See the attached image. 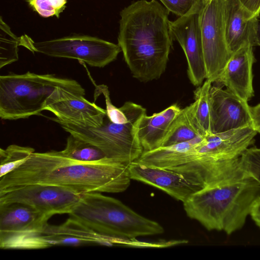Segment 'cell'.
<instances>
[{
  "mask_svg": "<svg viewBox=\"0 0 260 260\" xmlns=\"http://www.w3.org/2000/svg\"><path fill=\"white\" fill-rule=\"evenodd\" d=\"M30 7L40 16L58 17L66 8L67 0H26Z\"/></svg>",
  "mask_w": 260,
  "mask_h": 260,
  "instance_id": "d4e9b609",
  "label": "cell"
},
{
  "mask_svg": "<svg viewBox=\"0 0 260 260\" xmlns=\"http://www.w3.org/2000/svg\"><path fill=\"white\" fill-rule=\"evenodd\" d=\"M200 24L206 79L215 83L232 54L226 39L224 0H204Z\"/></svg>",
  "mask_w": 260,
  "mask_h": 260,
  "instance_id": "9c48e42d",
  "label": "cell"
},
{
  "mask_svg": "<svg viewBox=\"0 0 260 260\" xmlns=\"http://www.w3.org/2000/svg\"><path fill=\"white\" fill-rule=\"evenodd\" d=\"M83 194L59 186L33 184L0 194V204L23 203L52 216L69 214Z\"/></svg>",
  "mask_w": 260,
  "mask_h": 260,
  "instance_id": "8fae6325",
  "label": "cell"
},
{
  "mask_svg": "<svg viewBox=\"0 0 260 260\" xmlns=\"http://www.w3.org/2000/svg\"><path fill=\"white\" fill-rule=\"evenodd\" d=\"M129 164L108 158L81 161L64 156L60 151L34 152L0 178V194L33 184L59 186L80 193L121 192L131 183Z\"/></svg>",
  "mask_w": 260,
  "mask_h": 260,
  "instance_id": "6da1fadb",
  "label": "cell"
},
{
  "mask_svg": "<svg viewBox=\"0 0 260 260\" xmlns=\"http://www.w3.org/2000/svg\"><path fill=\"white\" fill-rule=\"evenodd\" d=\"M35 152L30 147L10 145L0 149V178L14 171L23 164Z\"/></svg>",
  "mask_w": 260,
  "mask_h": 260,
  "instance_id": "7402d4cb",
  "label": "cell"
},
{
  "mask_svg": "<svg viewBox=\"0 0 260 260\" xmlns=\"http://www.w3.org/2000/svg\"><path fill=\"white\" fill-rule=\"evenodd\" d=\"M52 216L20 203L0 204L1 249H36Z\"/></svg>",
  "mask_w": 260,
  "mask_h": 260,
  "instance_id": "ba28073f",
  "label": "cell"
},
{
  "mask_svg": "<svg viewBox=\"0 0 260 260\" xmlns=\"http://www.w3.org/2000/svg\"><path fill=\"white\" fill-rule=\"evenodd\" d=\"M253 47L246 44L233 52L215 82L246 102L254 95Z\"/></svg>",
  "mask_w": 260,
  "mask_h": 260,
  "instance_id": "9a60e30c",
  "label": "cell"
},
{
  "mask_svg": "<svg viewBox=\"0 0 260 260\" xmlns=\"http://www.w3.org/2000/svg\"><path fill=\"white\" fill-rule=\"evenodd\" d=\"M19 38L11 30L9 26L0 19V68L13 63L18 59V47Z\"/></svg>",
  "mask_w": 260,
  "mask_h": 260,
  "instance_id": "603a6c76",
  "label": "cell"
},
{
  "mask_svg": "<svg viewBox=\"0 0 260 260\" xmlns=\"http://www.w3.org/2000/svg\"><path fill=\"white\" fill-rule=\"evenodd\" d=\"M20 46L47 56L77 59L92 67L103 68L121 51L118 44L89 36H73L34 42L27 35L19 37Z\"/></svg>",
  "mask_w": 260,
  "mask_h": 260,
  "instance_id": "52a82bcc",
  "label": "cell"
},
{
  "mask_svg": "<svg viewBox=\"0 0 260 260\" xmlns=\"http://www.w3.org/2000/svg\"><path fill=\"white\" fill-rule=\"evenodd\" d=\"M162 5L170 12L178 17L187 13L196 0H159Z\"/></svg>",
  "mask_w": 260,
  "mask_h": 260,
  "instance_id": "4316f807",
  "label": "cell"
},
{
  "mask_svg": "<svg viewBox=\"0 0 260 260\" xmlns=\"http://www.w3.org/2000/svg\"><path fill=\"white\" fill-rule=\"evenodd\" d=\"M250 111L252 126L257 133L260 134V103L254 106H250Z\"/></svg>",
  "mask_w": 260,
  "mask_h": 260,
  "instance_id": "f1b7e54d",
  "label": "cell"
},
{
  "mask_svg": "<svg viewBox=\"0 0 260 260\" xmlns=\"http://www.w3.org/2000/svg\"><path fill=\"white\" fill-rule=\"evenodd\" d=\"M222 87L216 84L210 90L211 134L252 126L248 102Z\"/></svg>",
  "mask_w": 260,
  "mask_h": 260,
  "instance_id": "4fadbf2b",
  "label": "cell"
},
{
  "mask_svg": "<svg viewBox=\"0 0 260 260\" xmlns=\"http://www.w3.org/2000/svg\"><path fill=\"white\" fill-rule=\"evenodd\" d=\"M201 135L193 125L186 107L182 109L173 122L161 147L187 142Z\"/></svg>",
  "mask_w": 260,
  "mask_h": 260,
  "instance_id": "ffe728a7",
  "label": "cell"
},
{
  "mask_svg": "<svg viewBox=\"0 0 260 260\" xmlns=\"http://www.w3.org/2000/svg\"><path fill=\"white\" fill-rule=\"evenodd\" d=\"M204 0H196L189 11L170 22V34L182 48L187 62V75L194 86L206 78L200 19Z\"/></svg>",
  "mask_w": 260,
  "mask_h": 260,
  "instance_id": "30bf717a",
  "label": "cell"
},
{
  "mask_svg": "<svg viewBox=\"0 0 260 260\" xmlns=\"http://www.w3.org/2000/svg\"><path fill=\"white\" fill-rule=\"evenodd\" d=\"M69 214L70 218L111 239H134L164 232L157 222L99 192L83 193Z\"/></svg>",
  "mask_w": 260,
  "mask_h": 260,
  "instance_id": "277c9868",
  "label": "cell"
},
{
  "mask_svg": "<svg viewBox=\"0 0 260 260\" xmlns=\"http://www.w3.org/2000/svg\"><path fill=\"white\" fill-rule=\"evenodd\" d=\"M240 161L246 176L260 184V148L253 147L247 149L241 156Z\"/></svg>",
  "mask_w": 260,
  "mask_h": 260,
  "instance_id": "cb8c5ba5",
  "label": "cell"
},
{
  "mask_svg": "<svg viewBox=\"0 0 260 260\" xmlns=\"http://www.w3.org/2000/svg\"><path fill=\"white\" fill-rule=\"evenodd\" d=\"M212 83L211 81L206 79L194 90V102L187 106L193 125L199 134L203 136L211 134L210 90Z\"/></svg>",
  "mask_w": 260,
  "mask_h": 260,
  "instance_id": "d6986e66",
  "label": "cell"
},
{
  "mask_svg": "<svg viewBox=\"0 0 260 260\" xmlns=\"http://www.w3.org/2000/svg\"><path fill=\"white\" fill-rule=\"evenodd\" d=\"M259 197L260 184L246 176L204 187L183 203L187 216L206 230L230 235L243 227Z\"/></svg>",
  "mask_w": 260,
  "mask_h": 260,
  "instance_id": "3957f363",
  "label": "cell"
},
{
  "mask_svg": "<svg viewBox=\"0 0 260 260\" xmlns=\"http://www.w3.org/2000/svg\"><path fill=\"white\" fill-rule=\"evenodd\" d=\"M129 172L131 179L159 188L182 203L203 188L200 184L175 171L146 166L137 161L129 163Z\"/></svg>",
  "mask_w": 260,
  "mask_h": 260,
  "instance_id": "5bb4252c",
  "label": "cell"
},
{
  "mask_svg": "<svg viewBox=\"0 0 260 260\" xmlns=\"http://www.w3.org/2000/svg\"><path fill=\"white\" fill-rule=\"evenodd\" d=\"M242 6L252 17L258 18L260 14V0H239Z\"/></svg>",
  "mask_w": 260,
  "mask_h": 260,
  "instance_id": "83f0119b",
  "label": "cell"
},
{
  "mask_svg": "<svg viewBox=\"0 0 260 260\" xmlns=\"http://www.w3.org/2000/svg\"><path fill=\"white\" fill-rule=\"evenodd\" d=\"M169 12L156 0H139L120 12L118 45L140 81L157 80L166 70L173 41Z\"/></svg>",
  "mask_w": 260,
  "mask_h": 260,
  "instance_id": "7a4b0ae2",
  "label": "cell"
},
{
  "mask_svg": "<svg viewBox=\"0 0 260 260\" xmlns=\"http://www.w3.org/2000/svg\"><path fill=\"white\" fill-rule=\"evenodd\" d=\"M44 110L62 121L76 125L98 127L107 116L106 110L73 90L57 87L47 100Z\"/></svg>",
  "mask_w": 260,
  "mask_h": 260,
  "instance_id": "7c38bea8",
  "label": "cell"
},
{
  "mask_svg": "<svg viewBox=\"0 0 260 260\" xmlns=\"http://www.w3.org/2000/svg\"><path fill=\"white\" fill-rule=\"evenodd\" d=\"M107 243V237L70 217L60 225L48 224L38 238L39 249L55 245L79 246Z\"/></svg>",
  "mask_w": 260,
  "mask_h": 260,
  "instance_id": "e0dca14e",
  "label": "cell"
},
{
  "mask_svg": "<svg viewBox=\"0 0 260 260\" xmlns=\"http://www.w3.org/2000/svg\"><path fill=\"white\" fill-rule=\"evenodd\" d=\"M256 46L260 47V24H259L257 33Z\"/></svg>",
  "mask_w": 260,
  "mask_h": 260,
  "instance_id": "4dcf8cb0",
  "label": "cell"
},
{
  "mask_svg": "<svg viewBox=\"0 0 260 260\" xmlns=\"http://www.w3.org/2000/svg\"><path fill=\"white\" fill-rule=\"evenodd\" d=\"M94 93V101L101 94L105 98L106 105V115L110 121L115 123H123L126 121L127 118L120 108L114 106L111 101L108 87L104 84L95 85Z\"/></svg>",
  "mask_w": 260,
  "mask_h": 260,
  "instance_id": "484cf974",
  "label": "cell"
},
{
  "mask_svg": "<svg viewBox=\"0 0 260 260\" xmlns=\"http://www.w3.org/2000/svg\"><path fill=\"white\" fill-rule=\"evenodd\" d=\"M57 87L78 92L85 90L76 80L53 74L10 73L0 76V117L17 120L40 115L46 102Z\"/></svg>",
  "mask_w": 260,
  "mask_h": 260,
  "instance_id": "5b68a950",
  "label": "cell"
},
{
  "mask_svg": "<svg viewBox=\"0 0 260 260\" xmlns=\"http://www.w3.org/2000/svg\"><path fill=\"white\" fill-rule=\"evenodd\" d=\"M120 108L127 118L123 123H114L107 116L98 127L76 125L56 117L50 118L69 134L99 148L107 158L129 164L138 159L143 152L138 130L139 121L146 111L132 102H125Z\"/></svg>",
  "mask_w": 260,
  "mask_h": 260,
  "instance_id": "8992f818",
  "label": "cell"
},
{
  "mask_svg": "<svg viewBox=\"0 0 260 260\" xmlns=\"http://www.w3.org/2000/svg\"><path fill=\"white\" fill-rule=\"evenodd\" d=\"M250 216L255 224L260 228V197L254 203Z\"/></svg>",
  "mask_w": 260,
  "mask_h": 260,
  "instance_id": "f546056e",
  "label": "cell"
},
{
  "mask_svg": "<svg viewBox=\"0 0 260 260\" xmlns=\"http://www.w3.org/2000/svg\"><path fill=\"white\" fill-rule=\"evenodd\" d=\"M181 110L177 104H174L159 113L151 116L145 113L142 116L138 134L143 152L161 147L173 122Z\"/></svg>",
  "mask_w": 260,
  "mask_h": 260,
  "instance_id": "ac0fdd59",
  "label": "cell"
},
{
  "mask_svg": "<svg viewBox=\"0 0 260 260\" xmlns=\"http://www.w3.org/2000/svg\"><path fill=\"white\" fill-rule=\"evenodd\" d=\"M226 39L233 53L246 44L256 46L258 18L252 17L239 0H224Z\"/></svg>",
  "mask_w": 260,
  "mask_h": 260,
  "instance_id": "2e32d148",
  "label": "cell"
},
{
  "mask_svg": "<svg viewBox=\"0 0 260 260\" xmlns=\"http://www.w3.org/2000/svg\"><path fill=\"white\" fill-rule=\"evenodd\" d=\"M60 152L68 158L81 161H95L107 158L96 146L70 134L64 149Z\"/></svg>",
  "mask_w": 260,
  "mask_h": 260,
  "instance_id": "44dd1931",
  "label": "cell"
}]
</instances>
